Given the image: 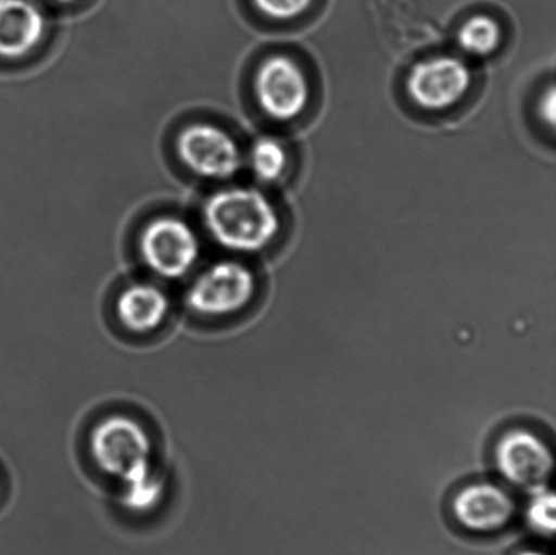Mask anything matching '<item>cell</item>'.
Returning <instances> with one entry per match:
<instances>
[{
    "mask_svg": "<svg viewBox=\"0 0 556 555\" xmlns=\"http://www.w3.org/2000/svg\"><path fill=\"white\" fill-rule=\"evenodd\" d=\"M206 231L223 249L253 254L268 248L280 231L275 205L257 189L231 187L217 190L205 201Z\"/></svg>",
    "mask_w": 556,
    "mask_h": 555,
    "instance_id": "6da1fadb",
    "label": "cell"
},
{
    "mask_svg": "<svg viewBox=\"0 0 556 555\" xmlns=\"http://www.w3.org/2000/svg\"><path fill=\"white\" fill-rule=\"evenodd\" d=\"M89 450L98 469L119 483L154 469L150 433L129 416L112 415L98 421L90 432Z\"/></svg>",
    "mask_w": 556,
    "mask_h": 555,
    "instance_id": "7a4b0ae2",
    "label": "cell"
},
{
    "mask_svg": "<svg viewBox=\"0 0 556 555\" xmlns=\"http://www.w3.org/2000/svg\"><path fill=\"white\" fill-rule=\"evenodd\" d=\"M255 288V277L247 265L236 260H220L195 276L185 295V304L199 317H231L252 303Z\"/></svg>",
    "mask_w": 556,
    "mask_h": 555,
    "instance_id": "3957f363",
    "label": "cell"
},
{
    "mask_svg": "<svg viewBox=\"0 0 556 555\" xmlns=\"http://www.w3.org/2000/svg\"><path fill=\"white\" fill-rule=\"evenodd\" d=\"M141 260L152 274L167 280L188 276L199 263L201 242L194 228L177 216L151 220L139 239Z\"/></svg>",
    "mask_w": 556,
    "mask_h": 555,
    "instance_id": "277c9868",
    "label": "cell"
},
{
    "mask_svg": "<svg viewBox=\"0 0 556 555\" xmlns=\"http://www.w3.org/2000/svg\"><path fill=\"white\" fill-rule=\"evenodd\" d=\"M177 152L195 176L212 181L236 177L243 165L241 147L226 129L208 123L188 125L177 138Z\"/></svg>",
    "mask_w": 556,
    "mask_h": 555,
    "instance_id": "5b68a950",
    "label": "cell"
},
{
    "mask_svg": "<svg viewBox=\"0 0 556 555\" xmlns=\"http://www.w3.org/2000/svg\"><path fill=\"white\" fill-rule=\"evenodd\" d=\"M254 92L266 116L289 122L308 105L309 85L304 70L292 58L276 54L260 65Z\"/></svg>",
    "mask_w": 556,
    "mask_h": 555,
    "instance_id": "8992f818",
    "label": "cell"
},
{
    "mask_svg": "<svg viewBox=\"0 0 556 555\" xmlns=\"http://www.w3.org/2000/svg\"><path fill=\"white\" fill-rule=\"evenodd\" d=\"M471 71L456 56H435L419 62L406 80L407 94L427 111H444L456 105L470 90Z\"/></svg>",
    "mask_w": 556,
    "mask_h": 555,
    "instance_id": "52a82bcc",
    "label": "cell"
},
{
    "mask_svg": "<svg viewBox=\"0 0 556 555\" xmlns=\"http://www.w3.org/2000/svg\"><path fill=\"white\" fill-rule=\"evenodd\" d=\"M494 455L501 476L527 491L546 487L554 471L552 449L536 433L527 429L505 433L498 440Z\"/></svg>",
    "mask_w": 556,
    "mask_h": 555,
    "instance_id": "ba28073f",
    "label": "cell"
},
{
    "mask_svg": "<svg viewBox=\"0 0 556 555\" xmlns=\"http://www.w3.org/2000/svg\"><path fill=\"white\" fill-rule=\"evenodd\" d=\"M452 510L460 526L468 531L503 530L515 518L516 503L509 492L492 482H478L457 494Z\"/></svg>",
    "mask_w": 556,
    "mask_h": 555,
    "instance_id": "9c48e42d",
    "label": "cell"
},
{
    "mask_svg": "<svg viewBox=\"0 0 556 555\" xmlns=\"http://www.w3.org/2000/svg\"><path fill=\"white\" fill-rule=\"evenodd\" d=\"M46 33V14L35 0H0V58L27 56Z\"/></svg>",
    "mask_w": 556,
    "mask_h": 555,
    "instance_id": "30bf717a",
    "label": "cell"
},
{
    "mask_svg": "<svg viewBox=\"0 0 556 555\" xmlns=\"http://www.w3.org/2000/svg\"><path fill=\"white\" fill-rule=\"evenodd\" d=\"M172 303L167 293L152 282H135L119 293L114 312L125 330L150 335L166 323Z\"/></svg>",
    "mask_w": 556,
    "mask_h": 555,
    "instance_id": "8fae6325",
    "label": "cell"
},
{
    "mask_svg": "<svg viewBox=\"0 0 556 555\" xmlns=\"http://www.w3.org/2000/svg\"><path fill=\"white\" fill-rule=\"evenodd\" d=\"M119 503L134 514H146L155 509L165 494V482L155 469L136 476L132 480L119 483Z\"/></svg>",
    "mask_w": 556,
    "mask_h": 555,
    "instance_id": "7c38bea8",
    "label": "cell"
},
{
    "mask_svg": "<svg viewBox=\"0 0 556 555\" xmlns=\"http://www.w3.org/2000/svg\"><path fill=\"white\" fill-rule=\"evenodd\" d=\"M503 31L498 22L488 15H473L462 25L457 41L467 53L489 56L501 46Z\"/></svg>",
    "mask_w": 556,
    "mask_h": 555,
    "instance_id": "4fadbf2b",
    "label": "cell"
},
{
    "mask_svg": "<svg viewBox=\"0 0 556 555\" xmlns=\"http://www.w3.org/2000/svg\"><path fill=\"white\" fill-rule=\"evenodd\" d=\"M250 166L263 182H276L287 168L288 156L283 146L275 138H261L250 151Z\"/></svg>",
    "mask_w": 556,
    "mask_h": 555,
    "instance_id": "5bb4252c",
    "label": "cell"
},
{
    "mask_svg": "<svg viewBox=\"0 0 556 555\" xmlns=\"http://www.w3.org/2000/svg\"><path fill=\"white\" fill-rule=\"evenodd\" d=\"M527 508V521L533 531L544 537H553L556 529V499L546 487L531 492Z\"/></svg>",
    "mask_w": 556,
    "mask_h": 555,
    "instance_id": "9a60e30c",
    "label": "cell"
},
{
    "mask_svg": "<svg viewBox=\"0 0 556 555\" xmlns=\"http://www.w3.org/2000/svg\"><path fill=\"white\" fill-rule=\"evenodd\" d=\"M261 13L276 21L298 18L314 3V0H253Z\"/></svg>",
    "mask_w": 556,
    "mask_h": 555,
    "instance_id": "2e32d148",
    "label": "cell"
},
{
    "mask_svg": "<svg viewBox=\"0 0 556 555\" xmlns=\"http://www.w3.org/2000/svg\"><path fill=\"white\" fill-rule=\"evenodd\" d=\"M541 116L544 122L554 127L556 119V94L554 86L549 87L547 92H544L541 101Z\"/></svg>",
    "mask_w": 556,
    "mask_h": 555,
    "instance_id": "e0dca14e",
    "label": "cell"
},
{
    "mask_svg": "<svg viewBox=\"0 0 556 555\" xmlns=\"http://www.w3.org/2000/svg\"><path fill=\"white\" fill-rule=\"evenodd\" d=\"M519 555H547V554H544L542 552H535V551H527V552L520 553Z\"/></svg>",
    "mask_w": 556,
    "mask_h": 555,
    "instance_id": "ac0fdd59",
    "label": "cell"
},
{
    "mask_svg": "<svg viewBox=\"0 0 556 555\" xmlns=\"http://www.w3.org/2000/svg\"><path fill=\"white\" fill-rule=\"evenodd\" d=\"M53 2H58V3H74V2H76V0H53Z\"/></svg>",
    "mask_w": 556,
    "mask_h": 555,
    "instance_id": "d6986e66",
    "label": "cell"
}]
</instances>
